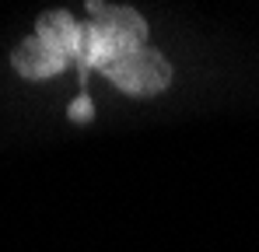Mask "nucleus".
<instances>
[{
    "mask_svg": "<svg viewBox=\"0 0 259 252\" xmlns=\"http://www.w3.org/2000/svg\"><path fill=\"white\" fill-rule=\"evenodd\" d=\"M88 18H74L67 7H49L39 14L28 39L11 49V67L25 81H49L70 67L81 74L98 70L102 77L130 53L151 46L147 18L112 0H88Z\"/></svg>",
    "mask_w": 259,
    "mask_h": 252,
    "instance_id": "nucleus-1",
    "label": "nucleus"
},
{
    "mask_svg": "<svg viewBox=\"0 0 259 252\" xmlns=\"http://www.w3.org/2000/svg\"><path fill=\"white\" fill-rule=\"evenodd\" d=\"M105 77L116 84L123 95H130V98H154V95L168 91L175 70L165 53H158L154 46H144V49L123 56Z\"/></svg>",
    "mask_w": 259,
    "mask_h": 252,
    "instance_id": "nucleus-2",
    "label": "nucleus"
},
{
    "mask_svg": "<svg viewBox=\"0 0 259 252\" xmlns=\"http://www.w3.org/2000/svg\"><path fill=\"white\" fill-rule=\"evenodd\" d=\"M91 116H95L91 95H81V98H74V102H70V109H67V119H74V123H91Z\"/></svg>",
    "mask_w": 259,
    "mask_h": 252,
    "instance_id": "nucleus-3",
    "label": "nucleus"
}]
</instances>
